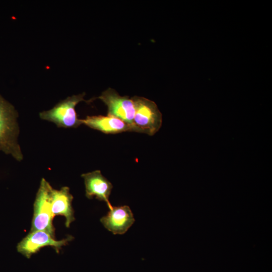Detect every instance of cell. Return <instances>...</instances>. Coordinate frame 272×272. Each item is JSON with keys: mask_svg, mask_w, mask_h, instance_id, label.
Listing matches in <instances>:
<instances>
[{"mask_svg": "<svg viewBox=\"0 0 272 272\" xmlns=\"http://www.w3.org/2000/svg\"><path fill=\"white\" fill-rule=\"evenodd\" d=\"M17 116L13 106L0 95V151L20 161L23 154L18 143Z\"/></svg>", "mask_w": 272, "mask_h": 272, "instance_id": "1", "label": "cell"}, {"mask_svg": "<svg viewBox=\"0 0 272 272\" xmlns=\"http://www.w3.org/2000/svg\"><path fill=\"white\" fill-rule=\"evenodd\" d=\"M53 188L44 178L41 179L34 203V212L30 232L42 231L55 238L52 223L51 193Z\"/></svg>", "mask_w": 272, "mask_h": 272, "instance_id": "2", "label": "cell"}, {"mask_svg": "<svg viewBox=\"0 0 272 272\" xmlns=\"http://www.w3.org/2000/svg\"><path fill=\"white\" fill-rule=\"evenodd\" d=\"M135 107L133 124L140 133L153 135L161 128L162 114L156 104L147 98L134 96L132 98Z\"/></svg>", "mask_w": 272, "mask_h": 272, "instance_id": "3", "label": "cell"}, {"mask_svg": "<svg viewBox=\"0 0 272 272\" xmlns=\"http://www.w3.org/2000/svg\"><path fill=\"white\" fill-rule=\"evenodd\" d=\"M85 93L73 95L57 104L52 109L40 113L41 119L54 123L58 127L76 128L82 124L75 108L84 101Z\"/></svg>", "mask_w": 272, "mask_h": 272, "instance_id": "4", "label": "cell"}, {"mask_svg": "<svg viewBox=\"0 0 272 272\" xmlns=\"http://www.w3.org/2000/svg\"><path fill=\"white\" fill-rule=\"evenodd\" d=\"M73 239L74 237L69 235L64 239L56 240L44 231H35L30 232L18 244L17 249L18 252L30 258L33 254L45 246L52 247L58 253L63 246Z\"/></svg>", "mask_w": 272, "mask_h": 272, "instance_id": "5", "label": "cell"}, {"mask_svg": "<svg viewBox=\"0 0 272 272\" xmlns=\"http://www.w3.org/2000/svg\"><path fill=\"white\" fill-rule=\"evenodd\" d=\"M107 106L108 115L133 124L135 113L133 101L128 96H121L114 90L108 88L98 97Z\"/></svg>", "mask_w": 272, "mask_h": 272, "instance_id": "6", "label": "cell"}, {"mask_svg": "<svg viewBox=\"0 0 272 272\" xmlns=\"http://www.w3.org/2000/svg\"><path fill=\"white\" fill-rule=\"evenodd\" d=\"M82 124L105 133H118L125 131L140 132L133 124H129L116 117L108 115L87 116L80 119Z\"/></svg>", "mask_w": 272, "mask_h": 272, "instance_id": "7", "label": "cell"}, {"mask_svg": "<svg viewBox=\"0 0 272 272\" xmlns=\"http://www.w3.org/2000/svg\"><path fill=\"white\" fill-rule=\"evenodd\" d=\"M84 179L86 196L89 199L95 197L100 201H105L109 210L113 207L109 200V197L112 189V185L100 170L84 173L82 175Z\"/></svg>", "mask_w": 272, "mask_h": 272, "instance_id": "8", "label": "cell"}, {"mask_svg": "<svg viewBox=\"0 0 272 272\" xmlns=\"http://www.w3.org/2000/svg\"><path fill=\"white\" fill-rule=\"evenodd\" d=\"M135 220L127 206L114 207L100 219L103 226L113 234H123L132 226Z\"/></svg>", "mask_w": 272, "mask_h": 272, "instance_id": "9", "label": "cell"}, {"mask_svg": "<svg viewBox=\"0 0 272 272\" xmlns=\"http://www.w3.org/2000/svg\"><path fill=\"white\" fill-rule=\"evenodd\" d=\"M73 196L68 187H62L59 190L52 189L51 193V209L53 216H63L65 218V225L69 228L75 220L72 207Z\"/></svg>", "mask_w": 272, "mask_h": 272, "instance_id": "10", "label": "cell"}]
</instances>
